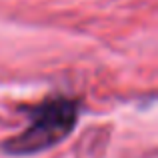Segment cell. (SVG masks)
Instances as JSON below:
<instances>
[{
  "label": "cell",
  "mask_w": 158,
  "mask_h": 158,
  "mask_svg": "<svg viewBox=\"0 0 158 158\" xmlns=\"http://www.w3.org/2000/svg\"><path fill=\"white\" fill-rule=\"evenodd\" d=\"M28 116L30 124L4 144L8 154H38L62 142L78 122V102L74 98L54 96L30 108Z\"/></svg>",
  "instance_id": "6da1fadb"
}]
</instances>
